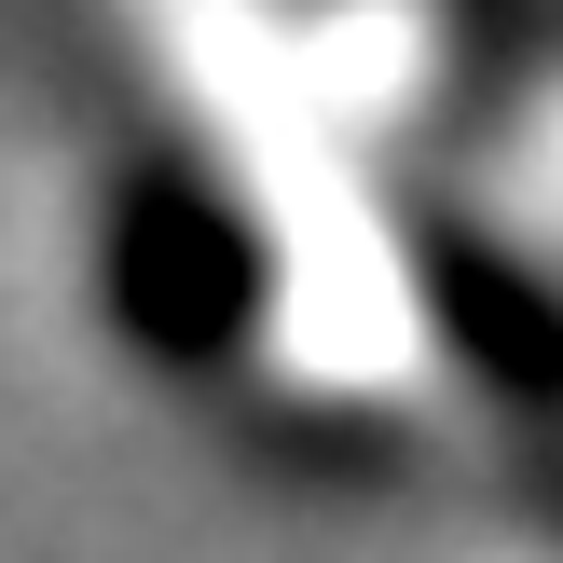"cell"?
Returning <instances> with one entry per match:
<instances>
[{"label": "cell", "mask_w": 563, "mask_h": 563, "mask_svg": "<svg viewBox=\"0 0 563 563\" xmlns=\"http://www.w3.org/2000/svg\"><path fill=\"white\" fill-rule=\"evenodd\" d=\"M537 509H550V537H563V467H537Z\"/></svg>", "instance_id": "obj_1"}]
</instances>
